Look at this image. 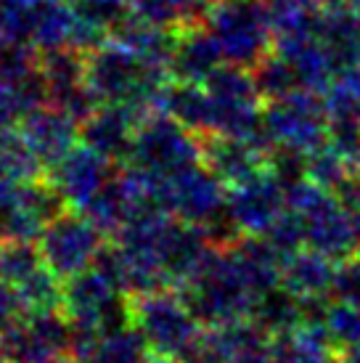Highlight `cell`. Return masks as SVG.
Listing matches in <instances>:
<instances>
[{"label": "cell", "instance_id": "obj_18", "mask_svg": "<svg viewBox=\"0 0 360 363\" xmlns=\"http://www.w3.org/2000/svg\"><path fill=\"white\" fill-rule=\"evenodd\" d=\"M223 51L207 27H186L175 40L170 56V72L175 80L204 82L212 72L223 67Z\"/></svg>", "mask_w": 360, "mask_h": 363}, {"label": "cell", "instance_id": "obj_35", "mask_svg": "<svg viewBox=\"0 0 360 363\" xmlns=\"http://www.w3.org/2000/svg\"><path fill=\"white\" fill-rule=\"evenodd\" d=\"M149 363H183V361H178V358H157V355H151Z\"/></svg>", "mask_w": 360, "mask_h": 363}, {"label": "cell", "instance_id": "obj_23", "mask_svg": "<svg viewBox=\"0 0 360 363\" xmlns=\"http://www.w3.org/2000/svg\"><path fill=\"white\" fill-rule=\"evenodd\" d=\"M45 260L38 242H19V239H0V281L19 289L30 276L40 271Z\"/></svg>", "mask_w": 360, "mask_h": 363}, {"label": "cell", "instance_id": "obj_13", "mask_svg": "<svg viewBox=\"0 0 360 363\" xmlns=\"http://www.w3.org/2000/svg\"><path fill=\"white\" fill-rule=\"evenodd\" d=\"M283 210H286V189L270 167L228 189V218L241 236L265 233Z\"/></svg>", "mask_w": 360, "mask_h": 363}, {"label": "cell", "instance_id": "obj_27", "mask_svg": "<svg viewBox=\"0 0 360 363\" xmlns=\"http://www.w3.org/2000/svg\"><path fill=\"white\" fill-rule=\"evenodd\" d=\"M260 236H265V239L283 255V260H286L289 255L300 252L302 247H308V244H305V223H302L300 215L291 212L289 207L281 212L279 220L273 223L265 233H260Z\"/></svg>", "mask_w": 360, "mask_h": 363}, {"label": "cell", "instance_id": "obj_5", "mask_svg": "<svg viewBox=\"0 0 360 363\" xmlns=\"http://www.w3.org/2000/svg\"><path fill=\"white\" fill-rule=\"evenodd\" d=\"M130 323L143 337L151 355L178 361H183L196 347L204 332L196 313L191 311V305L178 289L133 294Z\"/></svg>", "mask_w": 360, "mask_h": 363}, {"label": "cell", "instance_id": "obj_12", "mask_svg": "<svg viewBox=\"0 0 360 363\" xmlns=\"http://www.w3.org/2000/svg\"><path fill=\"white\" fill-rule=\"evenodd\" d=\"M117 167H120L117 162L101 157L85 143H77L64 160L48 167V183L56 189V194L64 199L69 210L82 212L96 199V194L106 186V181L114 175Z\"/></svg>", "mask_w": 360, "mask_h": 363}, {"label": "cell", "instance_id": "obj_10", "mask_svg": "<svg viewBox=\"0 0 360 363\" xmlns=\"http://www.w3.org/2000/svg\"><path fill=\"white\" fill-rule=\"evenodd\" d=\"M61 207H67L48 181H11L0 175V239L38 242Z\"/></svg>", "mask_w": 360, "mask_h": 363}, {"label": "cell", "instance_id": "obj_29", "mask_svg": "<svg viewBox=\"0 0 360 363\" xmlns=\"http://www.w3.org/2000/svg\"><path fill=\"white\" fill-rule=\"evenodd\" d=\"M337 196H339L342 202L347 204L350 210H360V167L352 172V178L347 181V186H344Z\"/></svg>", "mask_w": 360, "mask_h": 363}, {"label": "cell", "instance_id": "obj_26", "mask_svg": "<svg viewBox=\"0 0 360 363\" xmlns=\"http://www.w3.org/2000/svg\"><path fill=\"white\" fill-rule=\"evenodd\" d=\"M323 326L329 332L331 342L337 350H350L360 345V305L344 303V300H334L326 308V318Z\"/></svg>", "mask_w": 360, "mask_h": 363}, {"label": "cell", "instance_id": "obj_24", "mask_svg": "<svg viewBox=\"0 0 360 363\" xmlns=\"http://www.w3.org/2000/svg\"><path fill=\"white\" fill-rule=\"evenodd\" d=\"M254 80H257V88H260L265 101L283 99V96H291V93H297V91H305L300 77H297V69H294L291 61L286 59V56H281L279 51H270L268 56L254 67Z\"/></svg>", "mask_w": 360, "mask_h": 363}, {"label": "cell", "instance_id": "obj_15", "mask_svg": "<svg viewBox=\"0 0 360 363\" xmlns=\"http://www.w3.org/2000/svg\"><path fill=\"white\" fill-rule=\"evenodd\" d=\"M146 111L122 104H99L90 117L82 120V143L101 157L125 164L130 157L133 138Z\"/></svg>", "mask_w": 360, "mask_h": 363}, {"label": "cell", "instance_id": "obj_7", "mask_svg": "<svg viewBox=\"0 0 360 363\" xmlns=\"http://www.w3.org/2000/svg\"><path fill=\"white\" fill-rule=\"evenodd\" d=\"M262 133L270 152L310 154L329 141V111L320 93L297 91L262 109Z\"/></svg>", "mask_w": 360, "mask_h": 363}, {"label": "cell", "instance_id": "obj_28", "mask_svg": "<svg viewBox=\"0 0 360 363\" xmlns=\"http://www.w3.org/2000/svg\"><path fill=\"white\" fill-rule=\"evenodd\" d=\"M24 313H27V308H24L19 289L6 281H0V334L9 332Z\"/></svg>", "mask_w": 360, "mask_h": 363}, {"label": "cell", "instance_id": "obj_22", "mask_svg": "<svg viewBox=\"0 0 360 363\" xmlns=\"http://www.w3.org/2000/svg\"><path fill=\"white\" fill-rule=\"evenodd\" d=\"M178 35H172L167 27L154 24V21H138V24H120L117 27V43L133 53H138L140 59L154 61V64H164L170 67V56L175 48Z\"/></svg>", "mask_w": 360, "mask_h": 363}, {"label": "cell", "instance_id": "obj_31", "mask_svg": "<svg viewBox=\"0 0 360 363\" xmlns=\"http://www.w3.org/2000/svg\"><path fill=\"white\" fill-rule=\"evenodd\" d=\"M352 236H355V255H360V210H352Z\"/></svg>", "mask_w": 360, "mask_h": 363}, {"label": "cell", "instance_id": "obj_16", "mask_svg": "<svg viewBox=\"0 0 360 363\" xmlns=\"http://www.w3.org/2000/svg\"><path fill=\"white\" fill-rule=\"evenodd\" d=\"M201 162L225 186H239L270 167V149L262 143L233 138V135H207L201 138Z\"/></svg>", "mask_w": 360, "mask_h": 363}, {"label": "cell", "instance_id": "obj_33", "mask_svg": "<svg viewBox=\"0 0 360 363\" xmlns=\"http://www.w3.org/2000/svg\"><path fill=\"white\" fill-rule=\"evenodd\" d=\"M339 80H344L350 85L352 93H355V99H358V104H360V69L355 72V74H350V77H339Z\"/></svg>", "mask_w": 360, "mask_h": 363}, {"label": "cell", "instance_id": "obj_37", "mask_svg": "<svg viewBox=\"0 0 360 363\" xmlns=\"http://www.w3.org/2000/svg\"><path fill=\"white\" fill-rule=\"evenodd\" d=\"M67 363H69V361H67Z\"/></svg>", "mask_w": 360, "mask_h": 363}, {"label": "cell", "instance_id": "obj_3", "mask_svg": "<svg viewBox=\"0 0 360 363\" xmlns=\"http://www.w3.org/2000/svg\"><path fill=\"white\" fill-rule=\"evenodd\" d=\"M109 250V247H106ZM128 286L117 276L106 252L96 265L64 279V315L74 334H103L130 323Z\"/></svg>", "mask_w": 360, "mask_h": 363}, {"label": "cell", "instance_id": "obj_32", "mask_svg": "<svg viewBox=\"0 0 360 363\" xmlns=\"http://www.w3.org/2000/svg\"><path fill=\"white\" fill-rule=\"evenodd\" d=\"M339 363H360V345L358 347H350V350H342Z\"/></svg>", "mask_w": 360, "mask_h": 363}, {"label": "cell", "instance_id": "obj_9", "mask_svg": "<svg viewBox=\"0 0 360 363\" xmlns=\"http://www.w3.org/2000/svg\"><path fill=\"white\" fill-rule=\"evenodd\" d=\"M0 347L9 363H67L74 353V329L59 311L24 313L0 334Z\"/></svg>", "mask_w": 360, "mask_h": 363}, {"label": "cell", "instance_id": "obj_36", "mask_svg": "<svg viewBox=\"0 0 360 363\" xmlns=\"http://www.w3.org/2000/svg\"><path fill=\"white\" fill-rule=\"evenodd\" d=\"M0 363H9L6 361V355H3V347H0Z\"/></svg>", "mask_w": 360, "mask_h": 363}, {"label": "cell", "instance_id": "obj_17", "mask_svg": "<svg viewBox=\"0 0 360 363\" xmlns=\"http://www.w3.org/2000/svg\"><path fill=\"white\" fill-rule=\"evenodd\" d=\"M149 347L133 323L103 334H74V363H149Z\"/></svg>", "mask_w": 360, "mask_h": 363}, {"label": "cell", "instance_id": "obj_34", "mask_svg": "<svg viewBox=\"0 0 360 363\" xmlns=\"http://www.w3.org/2000/svg\"><path fill=\"white\" fill-rule=\"evenodd\" d=\"M323 6H344V9H352L360 13V0H323Z\"/></svg>", "mask_w": 360, "mask_h": 363}, {"label": "cell", "instance_id": "obj_2", "mask_svg": "<svg viewBox=\"0 0 360 363\" xmlns=\"http://www.w3.org/2000/svg\"><path fill=\"white\" fill-rule=\"evenodd\" d=\"M180 292L191 305V311L196 313L201 326H220V323L252 318L254 303L260 297L247 271L241 268L233 244L218 247L199 276Z\"/></svg>", "mask_w": 360, "mask_h": 363}, {"label": "cell", "instance_id": "obj_25", "mask_svg": "<svg viewBox=\"0 0 360 363\" xmlns=\"http://www.w3.org/2000/svg\"><path fill=\"white\" fill-rule=\"evenodd\" d=\"M305 160H308V178L334 194H339L352 178V172H355V167L329 141L308 154Z\"/></svg>", "mask_w": 360, "mask_h": 363}, {"label": "cell", "instance_id": "obj_19", "mask_svg": "<svg viewBox=\"0 0 360 363\" xmlns=\"http://www.w3.org/2000/svg\"><path fill=\"white\" fill-rule=\"evenodd\" d=\"M334 273H337V260L329 255L302 247L300 252L289 255L281 268V284L294 292L300 300L310 297H331L334 286Z\"/></svg>", "mask_w": 360, "mask_h": 363}, {"label": "cell", "instance_id": "obj_8", "mask_svg": "<svg viewBox=\"0 0 360 363\" xmlns=\"http://www.w3.org/2000/svg\"><path fill=\"white\" fill-rule=\"evenodd\" d=\"M45 265L61 279L88 271L106 252V231L90 220L85 212H59L38 239Z\"/></svg>", "mask_w": 360, "mask_h": 363}, {"label": "cell", "instance_id": "obj_1", "mask_svg": "<svg viewBox=\"0 0 360 363\" xmlns=\"http://www.w3.org/2000/svg\"><path fill=\"white\" fill-rule=\"evenodd\" d=\"M85 80L99 104L154 111L162 106L175 77L170 67L140 59L122 43H101L85 53Z\"/></svg>", "mask_w": 360, "mask_h": 363}, {"label": "cell", "instance_id": "obj_21", "mask_svg": "<svg viewBox=\"0 0 360 363\" xmlns=\"http://www.w3.org/2000/svg\"><path fill=\"white\" fill-rule=\"evenodd\" d=\"M252 321L262 326L270 337H281V334L297 332L305 321V308L302 300L294 292H289L283 284L273 286L268 292H262L254 303L252 311Z\"/></svg>", "mask_w": 360, "mask_h": 363}, {"label": "cell", "instance_id": "obj_6", "mask_svg": "<svg viewBox=\"0 0 360 363\" xmlns=\"http://www.w3.org/2000/svg\"><path fill=\"white\" fill-rule=\"evenodd\" d=\"M204 27L212 32L228 64L254 69L273 51V27L265 3L254 0H223L207 11Z\"/></svg>", "mask_w": 360, "mask_h": 363}, {"label": "cell", "instance_id": "obj_4", "mask_svg": "<svg viewBox=\"0 0 360 363\" xmlns=\"http://www.w3.org/2000/svg\"><path fill=\"white\" fill-rule=\"evenodd\" d=\"M201 162V138L162 109L146 111L140 120L128 167L143 183L167 181Z\"/></svg>", "mask_w": 360, "mask_h": 363}, {"label": "cell", "instance_id": "obj_11", "mask_svg": "<svg viewBox=\"0 0 360 363\" xmlns=\"http://www.w3.org/2000/svg\"><path fill=\"white\" fill-rule=\"evenodd\" d=\"M40 74L48 104L69 111L80 122L99 106L85 80V53L77 48L67 45L40 53Z\"/></svg>", "mask_w": 360, "mask_h": 363}, {"label": "cell", "instance_id": "obj_30", "mask_svg": "<svg viewBox=\"0 0 360 363\" xmlns=\"http://www.w3.org/2000/svg\"><path fill=\"white\" fill-rule=\"evenodd\" d=\"M244 363H283V358H281L279 347H276L273 337H270V342L265 345L262 350H257V353L252 355V358H247Z\"/></svg>", "mask_w": 360, "mask_h": 363}, {"label": "cell", "instance_id": "obj_14", "mask_svg": "<svg viewBox=\"0 0 360 363\" xmlns=\"http://www.w3.org/2000/svg\"><path fill=\"white\" fill-rule=\"evenodd\" d=\"M80 125L82 122L72 117L69 111L59 109L53 104H40L32 111H27L16 128L27 146L35 152V157L45 167H53L82 141Z\"/></svg>", "mask_w": 360, "mask_h": 363}, {"label": "cell", "instance_id": "obj_20", "mask_svg": "<svg viewBox=\"0 0 360 363\" xmlns=\"http://www.w3.org/2000/svg\"><path fill=\"white\" fill-rule=\"evenodd\" d=\"M159 109L172 114L199 138L215 135V104H212V96L207 93L204 82L175 80L170 91L164 93Z\"/></svg>", "mask_w": 360, "mask_h": 363}]
</instances>
